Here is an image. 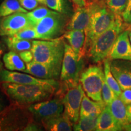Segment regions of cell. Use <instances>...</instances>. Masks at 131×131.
Instances as JSON below:
<instances>
[{"label": "cell", "instance_id": "cell-1", "mask_svg": "<svg viewBox=\"0 0 131 131\" xmlns=\"http://www.w3.org/2000/svg\"><path fill=\"white\" fill-rule=\"evenodd\" d=\"M2 86L11 99L22 104H30L47 99L57 88L49 85L22 84L7 82H3Z\"/></svg>", "mask_w": 131, "mask_h": 131}, {"label": "cell", "instance_id": "cell-2", "mask_svg": "<svg viewBox=\"0 0 131 131\" xmlns=\"http://www.w3.org/2000/svg\"><path fill=\"white\" fill-rule=\"evenodd\" d=\"M92 6V14L86 33V47L90 45L96 38L110 28L114 24L117 15L108 9L102 0H96L90 3Z\"/></svg>", "mask_w": 131, "mask_h": 131}, {"label": "cell", "instance_id": "cell-3", "mask_svg": "<svg viewBox=\"0 0 131 131\" xmlns=\"http://www.w3.org/2000/svg\"><path fill=\"white\" fill-rule=\"evenodd\" d=\"M122 15H117L112 26L93 41L89 47L88 56L94 63H99L109 56L119 34L124 30Z\"/></svg>", "mask_w": 131, "mask_h": 131}, {"label": "cell", "instance_id": "cell-4", "mask_svg": "<svg viewBox=\"0 0 131 131\" xmlns=\"http://www.w3.org/2000/svg\"><path fill=\"white\" fill-rule=\"evenodd\" d=\"M64 49L63 38L59 37L51 40L32 41L31 50L34 61L61 69Z\"/></svg>", "mask_w": 131, "mask_h": 131}, {"label": "cell", "instance_id": "cell-5", "mask_svg": "<svg viewBox=\"0 0 131 131\" xmlns=\"http://www.w3.org/2000/svg\"><path fill=\"white\" fill-rule=\"evenodd\" d=\"M84 67L83 56L75 53L71 46L65 42L64 54L60 78L68 88L79 84L80 77Z\"/></svg>", "mask_w": 131, "mask_h": 131}, {"label": "cell", "instance_id": "cell-6", "mask_svg": "<svg viewBox=\"0 0 131 131\" xmlns=\"http://www.w3.org/2000/svg\"><path fill=\"white\" fill-rule=\"evenodd\" d=\"M66 24V15L54 11L35 26L37 39L51 40L59 38L64 32Z\"/></svg>", "mask_w": 131, "mask_h": 131}, {"label": "cell", "instance_id": "cell-7", "mask_svg": "<svg viewBox=\"0 0 131 131\" xmlns=\"http://www.w3.org/2000/svg\"><path fill=\"white\" fill-rule=\"evenodd\" d=\"M104 73L101 67L91 66L82 72L80 83L88 97L94 101H103L101 91Z\"/></svg>", "mask_w": 131, "mask_h": 131}, {"label": "cell", "instance_id": "cell-8", "mask_svg": "<svg viewBox=\"0 0 131 131\" xmlns=\"http://www.w3.org/2000/svg\"><path fill=\"white\" fill-rule=\"evenodd\" d=\"M33 27L27 13L16 12L6 16L0 17V36L9 37L23 29Z\"/></svg>", "mask_w": 131, "mask_h": 131}, {"label": "cell", "instance_id": "cell-9", "mask_svg": "<svg viewBox=\"0 0 131 131\" xmlns=\"http://www.w3.org/2000/svg\"><path fill=\"white\" fill-rule=\"evenodd\" d=\"M84 94V90L80 83L77 86L69 88L61 100L64 106V112L74 124L79 119L80 108Z\"/></svg>", "mask_w": 131, "mask_h": 131}, {"label": "cell", "instance_id": "cell-10", "mask_svg": "<svg viewBox=\"0 0 131 131\" xmlns=\"http://www.w3.org/2000/svg\"><path fill=\"white\" fill-rule=\"evenodd\" d=\"M64 108L62 100L55 98L33 104L28 109L37 120L42 122L61 115Z\"/></svg>", "mask_w": 131, "mask_h": 131}, {"label": "cell", "instance_id": "cell-11", "mask_svg": "<svg viewBox=\"0 0 131 131\" xmlns=\"http://www.w3.org/2000/svg\"><path fill=\"white\" fill-rule=\"evenodd\" d=\"M0 81L22 84L49 85L56 88L59 85L58 82L55 79H43L34 75L5 70L3 68L0 69Z\"/></svg>", "mask_w": 131, "mask_h": 131}, {"label": "cell", "instance_id": "cell-12", "mask_svg": "<svg viewBox=\"0 0 131 131\" xmlns=\"http://www.w3.org/2000/svg\"><path fill=\"white\" fill-rule=\"evenodd\" d=\"M111 61V72L122 91L131 89V61L123 60Z\"/></svg>", "mask_w": 131, "mask_h": 131}, {"label": "cell", "instance_id": "cell-13", "mask_svg": "<svg viewBox=\"0 0 131 131\" xmlns=\"http://www.w3.org/2000/svg\"><path fill=\"white\" fill-rule=\"evenodd\" d=\"M129 30H126L119 34L107 59L123 60L131 61V42L129 37Z\"/></svg>", "mask_w": 131, "mask_h": 131}, {"label": "cell", "instance_id": "cell-14", "mask_svg": "<svg viewBox=\"0 0 131 131\" xmlns=\"http://www.w3.org/2000/svg\"><path fill=\"white\" fill-rule=\"evenodd\" d=\"M61 69L46 64L32 61L26 64V69L24 72L38 78L55 80L61 74Z\"/></svg>", "mask_w": 131, "mask_h": 131}, {"label": "cell", "instance_id": "cell-15", "mask_svg": "<svg viewBox=\"0 0 131 131\" xmlns=\"http://www.w3.org/2000/svg\"><path fill=\"white\" fill-rule=\"evenodd\" d=\"M92 14V6L91 3L83 7H77L72 18L67 26L68 30H86L89 23Z\"/></svg>", "mask_w": 131, "mask_h": 131}, {"label": "cell", "instance_id": "cell-16", "mask_svg": "<svg viewBox=\"0 0 131 131\" xmlns=\"http://www.w3.org/2000/svg\"><path fill=\"white\" fill-rule=\"evenodd\" d=\"M122 130V127L115 119L108 106H106L98 115L96 130L118 131Z\"/></svg>", "mask_w": 131, "mask_h": 131}, {"label": "cell", "instance_id": "cell-17", "mask_svg": "<svg viewBox=\"0 0 131 131\" xmlns=\"http://www.w3.org/2000/svg\"><path fill=\"white\" fill-rule=\"evenodd\" d=\"M42 123L47 130L70 131L73 129V123L65 112L56 117L42 121Z\"/></svg>", "mask_w": 131, "mask_h": 131}, {"label": "cell", "instance_id": "cell-18", "mask_svg": "<svg viewBox=\"0 0 131 131\" xmlns=\"http://www.w3.org/2000/svg\"><path fill=\"white\" fill-rule=\"evenodd\" d=\"M69 45L71 46L75 53L83 56L86 42V33L84 30H68L64 35Z\"/></svg>", "mask_w": 131, "mask_h": 131}, {"label": "cell", "instance_id": "cell-19", "mask_svg": "<svg viewBox=\"0 0 131 131\" xmlns=\"http://www.w3.org/2000/svg\"><path fill=\"white\" fill-rule=\"evenodd\" d=\"M107 106L109 107V110L115 119L122 127L123 130V127L129 123L127 117L126 106L120 99L119 96H118Z\"/></svg>", "mask_w": 131, "mask_h": 131}, {"label": "cell", "instance_id": "cell-20", "mask_svg": "<svg viewBox=\"0 0 131 131\" xmlns=\"http://www.w3.org/2000/svg\"><path fill=\"white\" fill-rule=\"evenodd\" d=\"M106 105L104 101L91 100L84 94L81 104L80 117L99 115Z\"/></svg>", "mask_w": 131, "mask_h": 131}, {"label": "cell", "instance_id": "cell-21", "mask_svg": "<svg viewBox=\"0 0 131 131\" xmlns=\"http://www.w3.org/2000/svg\"><path fill=\"white\" fill-rule=\"evenodd\" d=\"M3 60L4 66L9 70L24 72L26 69V64L16 52L10 50L5 53L3 57Z\"/></svg>", "mask_w": 131, "mask_h": 131}, {"label": "cell", "instance_id": "cell-22", "mask_svg": "<svg viewBox=\"0 0 131 131\" xmlns=\"http://www.w3.org/2000/svg\"><path fill=\"white\" fill-rule=\"evenodd\" d=\"M4 41L8 48L16 52L31 50L32 48V41L31 40H19L12 36H9L6 37Z\"/></svg>", "mask_w": 131, "mask_h": 131}, {"label": "cell", "instance_id": "cell-23", "mask_svg": "<svg viewBox=\"0 0 131 131\" xmlns=\"http://www.w3.org/2000/svg\"><path fill=\"white\" fill-rule=\"evenodd\" d=\"M16 12H27V10L21 6L19 0H4L0 4V17Z\"/></svg>", "mask_w": 131, "mask_h": 131}, {"label": "cell", "instance_id": "cell-24", "mask_svg": "<svg viewBox=\"0 0 131 131\" xmlns=\"http://www.w3.org/2000/svg\"><path fill=\"white\" fill-rule=\"evenodd\" d=\"M98 115L80 117L73 126V130L76 131L96 130Z\"/></svg>", "mask_w": 131, "mask_h": 131}, {"label": "cell", "instance_id": "cell-25", "mask_svg": "<svg viewBox=\"0 0 131 131\" xmlns=\"http://www.w3.org/2000/svg\"><path fill=\"white\" fill-rule=\"evenodd\" d=\"M104 79H105L106 83L113 90L115 94L117 96H119L122 92V90L121 89L117 80L114 77L112 72H111L110 60L107 58L105 59L104 61Z\"/></svg>", "mask_w": 131, "mask_h": 131}, {"label": "cell", "instance_id": "cell-26", "mask_svg": "<svg viewBox=\"0 0 131 131\" xmlns=\"http://www.w3.org/2000/svg\"><path fill=\"white\" fill-rule=\"evenodd\" d=\"M54 10H51L46 7H39L32 10L31 12H27V15L33 25L35 27V26L39 21L49 15L52 14Z\"/></svg>", "mask_w": 131, "mask_h": 131}, {"label": "cell", "instance_id": "cell-27", "mask_svg": "<svg viewBox=\"0 0 131 131\" xmlns=\"http://www.w3.org/2000/svg\"><path fill=\"white\" fill-rule=\"evenodd\" d=\"M46 5L50 9L66 15L70 12L68 0H46Z\"/></svg>", "mask_w": 131, "mask_h": 131}, {"label": "cell", "instance_id": "cell-28", "mask_svg": "<svg viewBox=\"0 0 131 131\" xmlns=\"http://www.w3.org/2000/svg\"><path fill=\"white\" fill-rule=\"evenodd\" d=\"M106 7L116 15H122L126 7L128 0H102Z\"/></svg>", "mask_w": 131, "mask_h": 131}, {"label": "cell", "instance_id": "cell-29", "mask_svg": "<svg viewBox=\"0 0 131 131\" xmlns=\"http://www.w3.org/2000/svg\"><path fill=\"white\" fill-rule=\"evenodd\" d=\"M12 37L19 40H31L34 39H37V35L35 28L33 27L25 28L16 34L12 35Z\"/></svg>", "mask_w": 131, "mask_h": 131}, {"label": "cell", "instance_id": "cell-30", "mask_svg": "<svg viewBox=\"0 0 131 131\" xmlns=\"http://www.w3.org/2000/svg\"><path fill=\"white\" fill-rule=\"evenodd\" d=\"M101 95H102L103 101H104L106 106L109 105L113 101V100L117 96V95L115 94L113 90L109 86L107 83H106L105 79H104V81L103 82L102 91H101Z\"/></svg>", "mask_w": 131, "mask_h": 131}, {"label": "cell", "instance_id": "cell-31", "mask_svg": "<svg viewBox=\"0 0 131 131\" xmlns=\"http://www.w3.org/2000/svg\"><path fill=\"white\" fill-rule=\"evenodd\" d=\"M23 7L27 10H32L38 6L39 1L38 0H19Z\"/></svg>", "mask_w": 131, "mask_h": 131}, {"label": "cell", "instance_id": "cell-32", "mask_svg": "<svg viewBox=\"0 0 131 131\" xmlns=\"http://www.w3.org/2000/svg\"><path fill=\"white\" fill-rule=\"evenodd\" d=\"M119 98L125 105L131 104V89H126L122 91Z\"/></svg>", "mask_w": 131, "mask_h": 131}, {"label": "cell", "instance_id": "cell-33", "mask_svg": "<svg viewBox=\"0 0 131 131\" xmlns=\"http://www.w3.org/2000/svg\"><path fill=\"white\" fill-rule=\"evenodd\" d=\"M19 55L23 61L26 64L34 61V55L31 50H24V51L19 52Z\"/></svg>", "mask_w": 131, "mask_h": 131}, {"label": "cell", "instance_id": "cell-34", "mask_svg": "<svg viewBox=\"0 0 131 131\" xmlns=\"http://www.w3.org/2000/svg\"><path fill=\"white\" fill-rule=\"evenodd\" d=\"M131 12V0H128V2H127V4L125 10H124V12L122 13V16L124 22L126 23L128 18L129 16V15L130 14Z\"/></svg>", "mask_w": 131, "mask_h": 131}, {"label": "cell", "instance_id": "cell-35", "mask_svg": "<svg viewBox=\"0 0 131 131\" xmlns=\"http://www.w3.org/2000/svg\"><path fill=\"white\" fill-rule=\"evenodd\" d=\"M77 7H83L86 6V0H72Z\"/></svg>", "mask_w": 131, "mask_h": 131}, {"label": "cell", "instance_id": "cell-36", "mask_svg": "<svg viewBox=\"0 0 131 131\" xmlns=\"http://www.w3.org/2000/svg\"><path fill=\"white\" fill-rule=\"evenodd\" d=\"M127 117L129 123H131V104L126 106Z\"/></svg>", "mask_w": 131, "mask_h": 131}, {"label": "cell", "instance_id": "cell-37", "mask_svg": "<svg viewBox=\"0 0 131 131\" xmlns=\"http://www.w3.org/2000/svg\"><path fill=\"white\" fill-rule=\"evenodd\" d=\"M3 46H2V45H1V41H0V69H1L3 68V63L1 61V56H2L3 55Z\"/></svg>", "mask_w": 131, "mask_h": 131}, {"label": "cell", "instance_id": "cell-38", "mask_svg": "<svg viewBox=\"0 0 131 131\" xmlns=\"http://www.w3.org/2000/svg\"><path fill=\"white\" fill-rule=\"evenodd\" d=\"M123 130L131 131V123H129L127 124V125H126L125 126L123 127Z\"/></svg>", "mask_w": 131, "mask_h": 131}, {"label": "cell", "instance_id": "cell-39", "mask_svg": "<svg viewBox=\"0 0 131 131\" xmlns=\"http://www.w3.org/2000/svg\"><path fill=\"white\" fill-rule=\"evenodd\" d=\"M131 23V12H130V14L129 15V16L128 18V19H127V22L126 23Z\"/></svg>", "mask_w": 131, "mask_h": 131}, {"label": "cell", "instance_id": "cell-40", "mask_svg": "<svg viewBox=\"0 0 131 131\" xmlns=\"http://www.w3.org/2000/svg\"><path fill=\"white\" fill-rule=\"evenodd\" d=\"M129 40H130V41L131 42V29L129 30Z\"/></svg>", "mask_w": 131, "mask_h": 131}, {"label": "cell", "instance_id": "cell-41", "mask_svg": "<svg viewBox=\"0 0 131 131\" xmlns=\"http://www.w3.org/2000/svg\"><path fill=\"white\" fill-rule=\"evenodd\" d=\"M38 1L41 3H42V4H46V0H38Z\"/></svg>", "mask_w": 131, "mask_h": 131}, {"label": "cell", "instance_id": "cell-42", "mask_svg": "<svg viewBox=\"0 0 131 131\" xmlns=\"http://www.w3.org/2000/svg\"><path fill=\"white\" fill-rule=\"evenodd\" d=\"M128 24H127V27H128V30H130V29H131V23H127Z\"/></svg>", "mask_w": 131, "mask_h": 131}, {"label": "cell", "instance_id": "cell-43", "mask_svg": "<svg viewBox=\"0 0 131 131\" xmlns=\"http://www.w3.org/2000/svg\"><path fill=\"white\" fill-rule=\"evenodd\" d=\"M2 108H3V106H2V104H1V102H0V112H1V111L2 110Z\"/></svg>", "mask_w": 131, "mask_h": 131}, {"label": "cell", "instance_id": "cell-44", "mask_svg": "<svg viewBox=\"0 0 131 131\" xmlns=\"http://www.w3.org/2000/svg\"><path fill=\"white\" fill-rule=\"evenodd\" d=\"M1 1H3V0H0V2H1Z\"/></svg>", "mask_w": 131, "mask_h": 131}]
</instances>
